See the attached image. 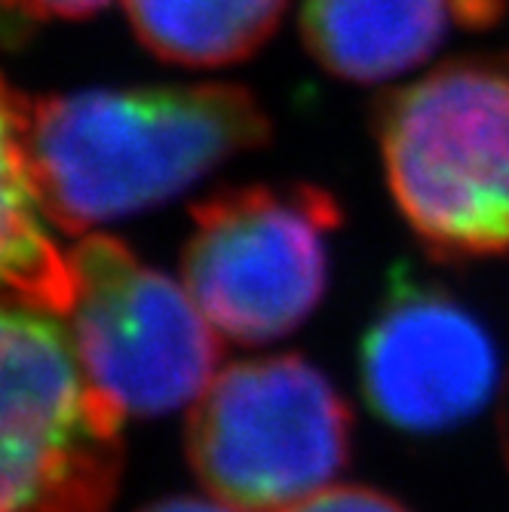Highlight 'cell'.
Instances as JSON below:
<instances>
[{"mask_svg":"<svg viewBox=\"0 0 509 512\" xmlns=\"http://www.w3.org/2000/svg\"><path fill=\"white\" fill-rule=\"evenodd\" d=\"M270 132L237 83L86 89L28 99L25 157L43 218L86 234L181 197Z\"/></svg>","mask_w":509,"mask_h":512,"instance_id":"1","label":"cell"},{"mask_svg":"<svg viewBox=\"0 0 509 512\" xmlns=\"http://www.w3.org/2000/svg\"><path fill=\"white\" fill-rule=\"evenodd\" d=\"M375 132L396 209L430 255L509 252V74L448 62L381 99Z\"/></svg>","mask_w":509,"mask_h":512,"instance_id":"2","label":"cell"},{"mask_svg":"<svg viewBox=\"0 0 509 512\" xmlns=\"http://www.w3.org/2000/svg\"><path fill=\"white\" fill-rule=\"evenodd\" d=\"M123 417L56 313L0 295V512H105Z\"/></svg>","mask_w":509,"mask_h":512,"instance_id":"3","label":"cell"},{"mask_svg":"<svg viewBox=\"0 0 509 512\" xmlns=\"http://www.w3.org/2000/svg\"><path fill=\"white\" fill-rule=\"evenodd\" d=\"M353 414L304 356L224 368L194 399L188 460L203 488L237 512H283L347 467Z\"/></svg>","mask_w":509,"mask_h":512,"instance_id":"4","label":"cell"},{"mask_svg":"<svg viewBox=\"0 0 509 512\" xmlns=\"http://www.w3.org/2000/svg\"><path fill=\"white\" fill-rule=\"evenodd\" d=\"M184 283L218 335L270 344L292 335L329 289L341 206L316 184L227 188L191 209Z\"/></svg>","mask_w":509,"mask_h":512,"instance_id":"5","label":"cell"},{"mask_svg":"<svg viewBox=\"0 0 509 512\" xmlns=\"http://www.w3.org/2000/svg\"><path fill=\"white\" fill-rule=\"evenodd\" d=\"M68 267L62 319L86 378L111 405L154 417L209 387L221 338L188 289L108 234L83 237L68 252Z\"/></svg>","mask_w":509,"mask_h":512,"instance_id":"6","label":"cell"},{"mask_svg":"<svg viewBox=\"0 0 509 512\" xmlns=\"http://www.w3.org/2000/svg\"><path fill=\"white\" fill-rule=\"evenodd\" d=\"M488 329L445 289L396 270L359 341V387L384 424L442 433L485 408L497 384Z\"/></svg>","mask_w":509,"mask_h":512,"instance_id":"7","label":"cell"},{"mask_svg":"<svg viewBox=\"0 0 509 512\" xmlns=\"http://www.w3.org/2000/svg\"><path fill=\"white\" fill-rule=\"evenodd\" d=\"M451 0H304L301 37L329 74L381 83L424 65L445 40Z\"/></svg>","mask_w":509,"mask_h":512,"instance_id":"8","label":"cell"},{"mask_svg":"<svg viewBox=\"0 0 509 512\" xmlns=\"http://www.w3.org/2000/svg\"><path fill=\"white\" fill-rule=\"evenodd\" d=\"M28 99L0 77V295L65 313L71 298L68 255L46 234L28 157Z\"/></svg>","mask_w":509,"mask_h":512,"instance_id":"9","label":"cell"},{"mask_svg":"<svg viewBox=\"0 0 509 512\" xmlns=\"http://www.w3.org/2000/svg\"><path fill=\"white\" fill-rule=\"evenodd\" d=\"M135 37L172 65L224 68L258 53L289 0H123Z\"/></svg>","mask_w":509,"mask_h":512,"instance_id":"10","label":"cell"},{"mask_svg":"<svg viewBox=\"0 0 509 512\" xmlns=\"http://www.w3.org/2000/svg\"><path fill=\"white\" fill-rule=\"evenodd\" d=\"M283 512H408L399 500L384 491L362 485H332L310 494L307 500Z\"/></svg>","mask_w":509,"mask_h":512,"instance_id":"11","label":"cell"},{"mask_svg":"<svg viewBox=\"0 0 509 512\" xmlns=\"http://www.w3.org/2000/svg\"><path fill=\"white\" fill-rule=\"evenodd\" d=\"M0 4L37 19H83L99 13L111 0H0Z\"/></svg>","mask_w":509,"mask_h":512,"instance_id":"12","label":"cell"},{"mask_svg":"<svg viewBox=\"0 0 509 512\" xmlns=\"http://www.w3.org/2000/svg\"><path fill=\"white\" fill-rule=\"evenodd\" d=\"M506 0H451V16L460 28L485 31L500 22Z\"/></svg>","mask_w":509,"mask_h":512,"instance_id":"13","label":"cell"},{"mask_svg":"<svg viewBox=\"0 0 509 512\" xmlns=\"http://www.w3.org/2000/svg\"><path fill=\"white\" fill-rule=\"evenodd\" d=\"M142 512H237L230 509L221 500H200V497H166L157 500L151 506H145Z\"/></svg>","mask_w":509,"mask_h":512,"instance_id":"14","label":"cell"}]
</instances>
